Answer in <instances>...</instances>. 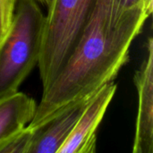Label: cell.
I'll return each mask as SVG.
<instances>
[{
	"instance_id": "6da1fadb",
	"label": "cell",
	"mask_w": 153,
	"mask_h": 153,
	"mask_svg": "<svg viewBox=\"0 0 153 153\" xmlns=\"http://www.w3.org/2000/svg\"><path fill=\"white\" fill-rule=\"evenodd\" d=\"M152 13L140 4L121 16L110 11V0H97L95 8L75 47L60 72L43 90L28 126H42L66 104L93 95L113 82L128 62L134 39Z\"/></svg>"
},
{
	"instance_id": "ba28073f",
	"label": "cell",
	"mask_w": 153,
	"mask_h": 153,
	"mask_svg": "<svg viewBox=\"0 0 153 153\" xmlns=\"http://www.w3.org/2000/svg\"><path fill=\"white\" fill-rule=\"evenodd\" d=\"M33 130L26 126L22 130L0 141V153H29Z\"/></svg>"
},
{
	"instance_id": "7a4b0ae2",
	"label": "cell",
	"mask_w": 153,
	"mask_h": 153,
	"mask_svg": "<svg viewBox=\"0 0 153 153\" xmlns=\"http://www.w3.org/2000/svg\"><path fill=\"white\" fill-rule=\"evenodd\" d=\"M45 15L37 0H18L12 24L0 45V98L18 91L38 65Z\"/></svg>"
},
{
	"instance_id": "277c9868",
	"label": "cell",
	"mask_w": 153,
	"mask_h": 153,
	"mask_svg": "<svg viewBox=\"0 0 153 153\" xmlns=\"http://www.w3.org/2000/svg\"><path fill=\"white\" fill-rule=\"evenodd\" d=\"M134 82L138 94V110L133 143L134 153H153V39L148 38L146 55L135 71Z\"/></svg>"
},
{
	"instance_id": "3957f363",
	"label": "cell",
	"mask_w": 153,
	"mask_h": 153,
	"mask_svg": "<svg viewBox=\"0 0 153 153\" xmlns=\"http://www.w3.org/2000/svg\"><path fill=\"white\" fill-rule=\"evenodd\" d=\"M97 0H51L45 15L39 59L43 90L62 69L75 47Z\"/></svg>"
},
{
	"instance_id": "5b68a950",
	"label": "cell",
	"mask_w": 153,
	"mask_h": 153,
	"mask_svg": "<svg viewBox=\"0 0 153 153\" xmlns=\"http://www.w3.org/2000/svg\"><path fill=\"white\" fill-rule=\"evenodd\" d=\"M117 91L110 82L98 90L77 121L71 135L57 153H92L96 151V131Z\"/></svg>"
},
{
	"instance_id": "8fae6325",
	"label": "cell",
	"mask_w": 153,
	"mask_h": 153,
	"mask_svg": "<svg viewBox=\"0 0 153 153\" xmlns=\"http://www.w3.org/2000/svg\"><path fill=\"white\" fill-rule=\"evenodd\" d=\"M50 1H51V0H37V2H39V3H41L42 4H45V5H47V6L49 4Z\"/></svg>"
},
{
	"instance_id": "8992f818",
	"label": "cell",
	"mask_w": 153,
	"mask_h": 153,
	"mask_svg": "<svg viewBox=\"0 0 153 153\" xmlns=\"http://www.w3.org/2000/svg\"><path fill=\"white\" fill-rule=\"evenodd\" d=\"M93 95L66 104L42 126L32 129L29 153H57L71 135L77 121Z\"/></svg>"
},
{
	"instance_id": "52a82bcc",
	"label": "cell",
	"mask_w": 153,
	"mask_h": 153,
	"mask_svg": "<svg viewBox=\"0 0 153 153\" xmlns=\"http://www.w3.org/2000/svg\"><path fill=\"white\" fill-rule=\"evenodd\" d=\"M36 108L34 99L21 91L0 98V141L28 126Z\"/></svg>"
},
{
	"instance_id": "9c48e42d",
	"label": "cell",
	"mask_w": 153,
	"mask_h": 153,
	"mask_svg": "<svg viewBox=\"0 0 153 153\" xmlns=\"http://www.w3.org/2000/svg\"><path fill=\"white\" fill-rule=\"evenodd\" d=\"M17 1L18 0H0V45L11 27Z\"/></svg>"
},
{
	"instance_id": "30bf717a",
	"label": "cell",
	"mask_w": 153,
	"mask_h": 153,
	"mask_svg": "<svg viewBox=\"0 0 153 153\" xmlns=\"http://www.w3.org/2000/svg\"><path fill=\"white\" fill-rule=\"evenodd\" d=\"M143 4L152 13L153 0H110V11L112 15L121 16L130 9Z\"/></svg>"
}]
</instances>
